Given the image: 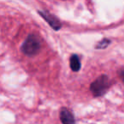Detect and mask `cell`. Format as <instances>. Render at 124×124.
<instances>
[{
  "label": "cell",
  "instance_id": "obj_4",
  "mask_svg": "<svg viewBox=\"0 0 124 124\" xmlns=\"http://www.w3.org/2000/svg\"><path fill=\"white\" fill-rule=\"evenodd\" d=\"M60 117L63 124H75L74 116L67 108H62L60 110Z\"/></svg>",
  "mask_w": 124,
  "mask_h": 124
},
{
  "label": "cell",
  "instance_id": "obj_7",
  "mask_svg": "<svg viewBox=\"0 0 124 124\" xmlns=\"http://www.w3.org/2000/svg\"><path fill=\"white\" fill-rule=\"evenodd\" d=\"M120 77H121V78H122V80L123 81V83H124V71H121V72H120Z\"/></svg>",
  "mask_w": 124,
  "mask_h": 124
},
{
  "label": "cell",
  "instance_id": "obj_6",
  "mask_svg": "<svg viewBox=\"0 0 124 124\" xmlns=\"http://www.w3.org/2000/svg\"><path fill=\"white\" fill-rule=\"evenodd\" d=\"M110 44V41L108 39H104L97 44V48H105Z\"/></svg>",
  "mask_w": 124,
  "mask_h": 124
},
{
  "label": "cell",
  "instance_id": "obj_2",
  "mask_svg": "<svg viewBox=\"0 0 124 124\" xmlns=\"http://www.w3.org/2000/svg\"><path fill=\"white\" fill-rule=\"evenodd\" d=\"M109 87H110V80L106 76L103 75L97 78L93 83H92L90 86V90L93 96L100 97L105 94Z\"/></svg>",
  "mask_w": 124,
  "mask_h": 124
},
{
  "label": "cell",
  "instance_id": "obj_5",
  "mask_svg": "<svg viewBox=\"0 0 124 124\" xmlns=\"http://www.w3.org/2000/svg\"><path fill=\"white\" fill-rule=\"evenodd\" d=\"M70 66L73 71H78L81 68V63H80L79 57L77 54H72L70 59Z\"/></svg>",
  "mask_w": 124,
  "mask_h": 124
},
{
  "label": "cell",
  "instance_id": "obj_3",
  "mask_svg": "<svg viewBox=\"0 0 124 124\" xmlns=\"http://www.w3.org/2000/svg\"><path fill=\"white\" fill-rule=\"evenodd\" d=\"M39 15L48 23L50 26L55 31H58L61 28V23L59 21V19L56 16L51 15L48 11H38Z\"/></svg>",
  "mask_w": 124,
  "mask_h": 124
},
{
  "label": "cell",
  "instance_id": "obj_1",
  "mask_svg": "<svg viewBox=\"0 0 124 124\" xmlns=\"http://www.w3.org/2000/svg\"><path fill=\"white\" fill-rule=\"evenodd\" d=\"M41 48V42L37 35L30 34L21 46V51L27 56L36 55Z\"/></svg>",
  "mask_w": 124,
  "mask_h": 124
}]
</instances>
